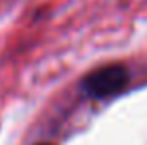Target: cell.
I'll return each mask as SVG.
<instances>
[{
    "mask_svg": "<svg viewBox=\"0 0 147 145\" xmlns=\"http://www.w3.org/2000/svg\"><path fill=\"white\" fill-rule=\"evenodd\" d=\"M129 82V72L121 64H107L98 70L90 72L82 80V88L86 96L96 97V99H105L115 94H119Z\"/></svg>",
    "mask_w": 147,
    "mask_h": 145,
    "instance_id": "1",
    "label": "cell"
},
{
    "mask_svg": "<svg viewBox=\"0 0 147 145\" xmlns=\"http://www.w3.org/2000/svg\"><path fill=\"white\" fill-rule=\"evenodd\" d=\"M40 145H50V143H40Z\"/></svg>",
    "mask_w": 147,
    "mask_h": 145,
    "instance_id": "2",
    "label": "cell"
}]
</instances>
